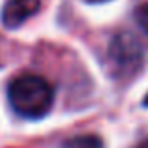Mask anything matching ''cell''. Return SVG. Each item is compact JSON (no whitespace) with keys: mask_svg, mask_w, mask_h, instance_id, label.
<instances>
[{"mask_svg":"<svg viewBox=\"0 0 148 148\" xmlns=\"http://www.w3.org/2000/svg\"><path fill=\"white\" fill-rule=\"evenodd\" d=\"M40 0H8L2 8V25L6 28H17L38 13Z\"/></svg>","mask_w":148,"mask_h":148,"instance_id":"7a4b0ae2","label":"cell"},{"mask_svg":"<svg viewBox=\"0 0 148 148\" xmlns=\"http://www.w3.org/2000/svg\"><path fill=\"white\" fill-rule=\"evenodd\" d=\"M135 21H137V25L148 34V4H141V6L135 10Z\"/></svg>","mask_w":148,"mask_h":148,"instance_id":"5b68a950","label":"cell"},{"mask_svg":"<svg viewBox=\"0 0 148 148\" xmlns=\"http://www.w3.org/2000/svg\"><path fill=\"white\" fill-rule=\"evenodd\" d=\"M10 105L23 118H43L53 107V86L38 75H21L8 88Z\"/></svg>","mask_w":148,"mask_h":148,"instance_id":"6da1fadb","label":"cell"},{"mask_svg":"<svg viewBox=\"0 0 148 148\" xmlns=\"http://www.w3.org/2000/svg\"><path fill=\"white\" fill-rule=\"evenodd\" d=\"M145 103H148V98H146V99H145Z\"/></svg>","mask_w":148,"mask_h":148,"instance_id":"ba28073f","label":"cell"},{"mask_svg":"<svg viewBox=\"0 0 148 148\" xmlns=\"http://www.w3.org/2000/svg\"><path fill=\"white\" fill-rule=\"evenodd\" d=\"M64 148H101V139L96 135H77L68 139Z\"/></svg>","mask_w":148,"mask_h":148,"instance_id":"277c9868","label":"cell"},{"mask_svg":"<svg viewBox=\"0 0 148 148\" xmlns=\"http://www.w3.org/2000/svg\"><path fill=\"white\" fill-rule=\"evenodd\" d=\"M92 2H101V0H92Z\"/></svg>","mask_w":148,"mask_h":148,"instance_id":"52a82bcc","label":"cell"},{"mask_svg":"<svg viewBox=\"0 0 148 148\" xmlns=\"http://www.w3.org/2000/svg\"><path fill=\"white\" fill-rule=\"evenodd\" d=\"M111 58L118 66L130 68L133 62L141 60V47L139 41L130 34H120L118 38H114L111 45Z\"/></svg>","mask_w":148,"mask_h":148,"instance_id":"3957f363","label":"cell"},{"mask_svg":"<svg viewBox=\"0 0 148 148\" xmlns=\"http://www.w3.org/2000/svg\"><path fill=\"white\" fill-rule=\"evenodd\" d=\"M137 148H148V139H146V141H145V143H141V145H139Z\"/></svg>","mask_w":148,"mask_h":148,"instance_id":"8992f818","label":"cell"}]
</instances>
